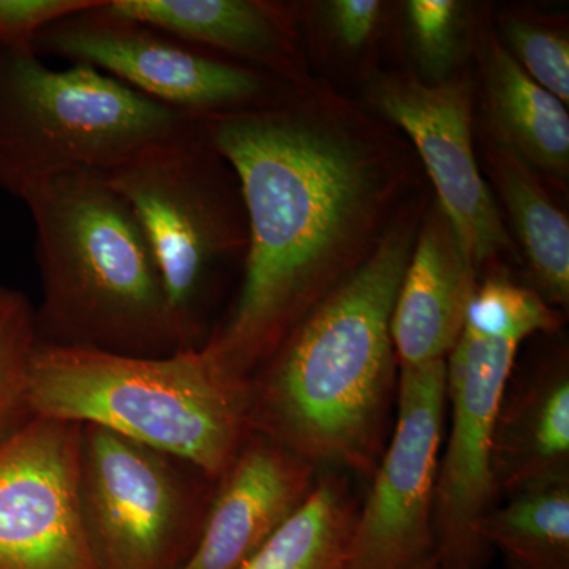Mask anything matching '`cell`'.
Here are the masks:
<instances>
[{
    "label": "cell",
    "mask_w": 569,
    "mask_h": 569,
    "mask_svg": "<svg viewBox=\"0 0 569 569\" xmlns=\"http://www.w3.org/2000/svg\"><path fill=\"white\" fill-rule=\"evenodd\" d=\"M519 347L463 331L447 358L451 429L438 467L433 512L440 563L482 569L488 560L489 549L478 541L475 527L496 507L490 473L493 429Z\"/></svg>",
    "instance_id": "11"
},
{
    "label": "cell",
    "mask_w": 569,
    "mask_h": 569,
    "mask_svg": "<svg viewBox=\"0 0 569 569\" xmlns=\"http://www.w3.org/2000/svg\"><path fill=\"white\" fill-rule=\"evenodd\" d=\"M200 121L92 67L52 69L0 44V190L22 200L59 176L103 174Z\"/></svg>",
    "instance_id": "5"
},
{
    "label": "cell",
    "mask_w": 569,
    "mask_h": 569,
    "mask_svg": "<svg viewBox=\"0 0 569 569\" xmlns=\"http://www.w3.org/2000/svg\"><path fill=\"white\" fill-rule=\"evenodd\" d=\"M356 516L347 478L320 471L302 507L242 569H351Z\"/></svg>",
    "instance_id": "19"
},
{
    "label": "cell",
    "mask_w": 569,
    "mask_h": 569,
    "mask_svg": "<svg viewBox=\"0 0 569 569\" xmlns=\"http://www.w3.org/2000/svg\"><path fill=\"white\" fill-rule=\"evenodd\" d=\"M505 48L529 78L568 104L569 41L538 22L508 17L501 21Z\"/></svg>",
    "instance_id": "23"
},
{
    "label": "cell",
    "mask_w": 569,
    "mask_h": 569,
    "mask_svg": "<svg viewBox=\"0 0 569 569\" xmlns=\"http://www.w3.org/2000/svg\"><path fill=\"white\" fill-rule=\"evenodd\" d=\"M32 50L92 67L200 122L271 107L295 91L263 71L123 17L108 0L54 22Z\"/></svg>",
    "instance_id": "8"
},
{
    "label": "cell",
    "mask_w": 569,
    "mask_h": 569,
    "mask_svg": "<svg viewBox=\"0 0 569 569\" xmlns=\"http://www.w3.org/2000/svg\"><path fill=\"white\" fill-rule=\"evenodd\" d=\"M383 3L378 0H332L326 6L329 26L347 48L358 50L377 31Z\"/></svg>",
    "instance_id": "26"
},
{
    "label": "cell",
    "mask_w": 569,
    "mask_h": 569,
    "mask_svg": "<svg viewBox=\"0 0 569 569\" xmlns=\"http://www.w3.org/2000/svg\"><path fill=\"white\" fill-rule=\"evenodd\" d=\"M397 418L365 507L351 569H415L436 556V490L447 413V359L399 366Z\"/></svg>",
    "instance_id": "9"
},
{
    "label": "cell",
    "mask_w": 569,
    "mask_h": 569,
    "mask_svg": "<svg viewBox=\"0 0 569 569\" xmlns=\"http://www.w3.org/2000/svg\"><path fill=\"white\" fill-rule=\"evenodd\" d=\"M560 323L559 313L531 287L493 276L478 284L468 305L463 331L520 346L538 332L552 335Z\"/></svg>",
    "instance_id": "22"
},
{
    "label": "cell",
    "mask_w": 569,
    "mask_h": 569,
    "mask_svg": "<svg viewBox=\"0 0 569 569\" xmlns=\"http://www.w3.org/2000/svg\"><path fill=\"white\" fill-rule=\"evenodd\" d=\"M486 112L498 148L531 171L563 181L569 171L567 104L529 78L490 31L479 40Z\"/></svg>",
    "instance_id": "17"
},
{
    "label": "cell",
    "mask_w": 569,
    "mask_h": 569,
    "mask_svg": "<svg viewBox=\"0 0 569 569\" xmlns=\"http://www.w3.org/2000/svg\"><path fill=\"white\" fill-rule=\"evenodd\" d=\"M462 3L456 0H408L406 18L415 52L427 77L449 80L462 39Z\"/></svg>",
    "instance_id": "24"
},
{
    "label": "cell",
    "mask_w": 569,
    "mask_h": 569,
    "mask_svg": "<svg viewBox=\"0 0 569 569\" xmlns=\"http://www.w3.org/2000/svg\"><path fill=\"white\" fill-rule=\"evenodd\" d=\"M475 535L503 553L508 569H569V478L511 493L478 520Z\"/></svg>",
    "instance_id": "20"
},
{
    "label": "cell",
    "mask_w": 569,
    "mask_h": 569,
    "mask_svg": "<svg viewBox=\"0 0 569 569\" xmlns=\"http://www.w3.org/2000/svg\"><path fill=\"white\" fill-rule=\"evenodd\" d=\"M490 473L497 498L569 478L567 351L545 356L515 381L509 378L493 429Z\"/></svg>",
    "instance_id": "16"
},
{
    "label": "cell",
    "mask_w": 569,
    "mask_h": 569,
    "mask_svg": "<svg viewBox=\"0 0 569 569\" xmlns=\"http://www.w3.org/2000/svg\"><path fill=\"white\" fill-rule=\"evenodd\" d=\"M82 518L100 569H181L216 482L99 426H81Z\"/></svg>",
    "instance_id": "7"
},
{
    "label": "cell",
    "mask_w": 569,
    "mask_h": 569,
    "mask_svg": "<svg viewBox=\"0 0 569 569\" xmlns=\"http://www.w3.org/2000/svg\"><path fill=\"white\" fill-rule=\"evenodd\" d=\"M477 266L436 204L426 213L392 309L391 339L399 366L447 359L466 328L477 291Z\"/></svg>",
    "instance_id": "14"
},
{
    "label": "cell",
    "mask_w": 569,
    "mask_h": 569,
    "mask_svg": "<svg viewBox=\"0 0 569 569\" xmlns=\"http://www.w3.org/2000/svg\"><path fill=\"white\" fill-rule=\"evenodd\" d=\"M318 473L276 441L250 433L216 482L197 546L181 569H242L302 507Z\"/></svg>",
    "instance_id": "13"
},
{
    "label": "cell",
    "mask_w": 569,
    "mask_h": 569,
    "mask_svg": "<svg viewBox=\"0 0 569 569\" xmlns=\"http://www.w3.org/2000/svg\"><path fill=\"white\" fill-rule=\"evenodd\" d=\"M438 565H440V559H438L436 553V556L429 557V559L422 561V563L415 569H438Z\"/></svg>",
    "instance_id": "27"
},
{
    "label": "cell",
    "mask_w": 569,
    "mask_h": 569,
    "mask_svg": "<svg viewBox=\"0 0 569 569\" xmlns=\"http://www.w3.org/2000/svg\"><path fill=\"white\" fill-rule=\"evenodd\" d=\"M33 417L99 426L219 481L250 437V381L212 365L201 348L140 358L37 346Z\"/></svg>",
    "instance_id": "4"
},
{
    "label": "cell",
    "mask_w": 569,
    "mask_h": 569,
    "mask_svg": "<svg viewBox=\"0 0 569 569\" xmlns=\"http://www.w3.org/2000/svg\"><path fill=\"white\" fill-rule=\"evenodd\" d=\"M36 224L40 346L162 358L182 351L151 246L99 173H70L24 194Z\"/></svg>",
    "instance_id": "3"
},
{
    "label": "cell",
    "mask_w": 569,
    "mask_h": 569,
    "mask_svg": "<svg viewBox=\"0 0 569 569\" xmlns=\"http://www.w3.org/2000/svg\"><path fill=\"white\" fill-rule=\"evenodd\" d=\"M373 107L408 134L437 190L460 244L475 266L511 249V239L473 149L471 88L466 80L422 82L411 74L383 78Z\"/></svg>",
    "instance_id": "12"
},
{
    "label": "cell",
    "mask_w": 569,
    "mask_h": 569,
    "mask_svg": "<svg viewBox=\"0 0 569 569\" xmlns=\"http://www.w3.org/2000/svg\"><path fill=\"white\" fill-rule=\"evenodd\" d=\"M37 346L36 309L21 291L0 284V445L33 418L29 380Z\"/></svg>",
    "instance_id": "21"
},
{
    "label": "cell",
    "mask_w": 569,
    "mask_h": 569,
    "mask_svg": "<svg viewBox=\"0 0 569 569\" xmlns=\"http://www.w3.org/2000/svg\"><path fill=\"white\" fill-rule=\"evenodd\" d=\"M112 10L146 22L301 88L291 10L261 0H108Z\"/></svg>",
    "instance_id": "15"
},
{
    "label": "cell",
    "mask_w": 569,
    "mask_h": 569,
    "mask_svg": "<svg viewBox=\"0 0 569 569\" xmlns=\"http://www.w3.org/2000/svg\"><path fill=\"white\" fill-rule=\"evenodd\" d=\"M201 130L234 171L249 233L238 299L201 351L250 381L373 253L410 173L373 122L306 86L271 107L206 119Z\"/></svg>",
    "instance_id": "1"
},
{
    "label": "cell",
    "mask_w": 569,
    "mask_h": 569,
    "mask_svg": "<svg viewBox=\"0 0 569 569\" xmlns=\"http://www.w3.org/2000/svg\"><path fill=\"white\" fill-rule=\"evenodd\" d=\"M417 234L418 211L407 208L366 263L307 313L253 373L252 433L318 471L372 477L399 378L392 309Z\"/></svg>",
    "instance_id": "2"
},
{
    "label": "cell",
    "mask_w": 569,
    "mask_h": 569,
    "mask_svg": "<svg viewBox=\"0 0 569 569\" xmlns=\"http://www.w3.org/2000/svg\"><path fill=\"white\" fill-rule=\"evenodd\" d=\"M99 0H0V44L32 50L33 40L54 22L91 9Z\"/></svg>",
    "instance_id": "25"
},
{
    "label": "cell",
    "mask_w": 569,
    "mask_h": 569,
    "mask_svg": "<svg viewBox=\"0 0 569 569\" xmlns=\"http://www.w3.org/2000/svg\"><path fill=\"white\" fill-rule=\"evenodd\" d=\"M489 170L518 236L531 290L549 306L569 302V222L567 213L550 200L545 187L526 164L496 142L488 151Z\"/></svg>",
    "instance_id": "18"
},
{
    "label": "cell",
    "mask_w": 569,
    "mask_h": 569,
    "mask_svg": "<svg viewBox=\"0 0 569 569\" xmlns=\"http://www.w3.org/2000/svg\"><path fill=\"white\" fill-rule=\"evenodd\" d=\"M438 569H473V568L460 567V565L440 563V565H438Z\"/></svg>",
    "instance_id": "28"
},
{
    "label": "cell",
    "mask_w": 569,
    "mask_h": 569,
    "mask_svg": "<svg viewBox=\"0 0 569 569\" xmlns=\"http://www.w3.org/2000/svg\"><path fill=\"white\" fill-rule=\"evenodd\" d=\"M102 176L151 246L182 351L203 347L213 272L236 253L246 257L249 242L234 171L200 122L194 132L152 146Z\"/></svg>",
    "instance_id": "6"
},
{
    "label": "cell",
    "mask_w": 569,
    "mask_h": 569,
    "mask_svg": "<svg viewBox=\"0 0 569 569\" xmlns=\"http://www.w3.org/2000/svg\"><path fill=\"white\" fill-rule=\"evenodd\" d=\"M81 429L33 417L0 445V569H100L82 518Z\"/></svg>",
    "instance_id": "10"
}]
</instances>
